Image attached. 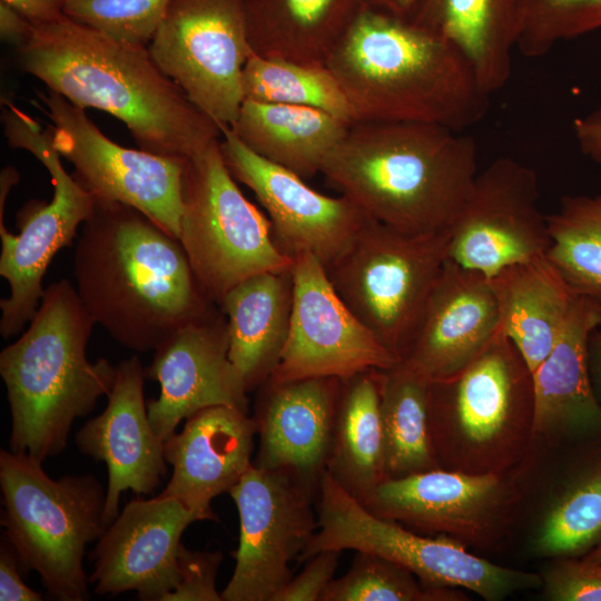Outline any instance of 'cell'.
Instances as JSON below:
<instances>
[{
    "instance_id": "cell-1",
    "label": "cell",
    "mask_w": 601,
    "mask_h": 601,
    "mask_svg": "<svg viewBox=\"0 0 601 601\" xmlns=\"http://www.w3.org/2000/svg\"><path fill=\"white\" fill-rule=\"evenodd\" d=\"M21 69L72 105L122 121L139 149L186 160L220 128L157 66L148 47L116 40L67 16L33 26Z\"/></svg>"
},
{
    "instance_id": "cell-2",
    "label": "cell",
    "mask_w": 601,
    "mask_h": 601,
    "mask_svg": "<svg viewBox=\"0 0 601 601\" xmlns=\"http://www.w3.org/2000/svg\"><path fill=\"white\" fill-rule=\"evenodd\" d=\"M78 296L93 322L121 346L155 351L216 305L179 242L139 210L96 203L73 255Z\"/></svg>"
},
{
    "instance_id": "cell-3",
    "label": "cell",
    "mask_w": 601,
    "mask_h": 601,
    "mask_svg": "<svg viewBox=\"0 0 601 601\" xmlns=\"http://www.w3.org/2000/svg\"><path fill=\"white\" fill-rule=\"evenodd\" d=\"M464 131L425 122L348 127L321 174L368 217L403 233L450 230L479 174Z\"/></svg>"
},
{
    "instance_id": "cell-4",
    "label": "cell",
    "mask_w": 601,
    "mask_h": 601,
    "mask_svg": "<svg viewBox=\"0 0 601 601\" xmlns=\"http://www.w3.org/2000/svg\"><path fill=\"white\" fill-rule=\"evenodd\" d=\"M357 121L425 122L464 131L490 95L450 42L404 19L362 8L326 61Z\"/></svg>"
},
{
    "instance_id": "cell-5",
    "label": "cell",
    "mask_w": 601,
    "mask_h": 601,
    "mask_svg": "<svg viewBox=\"0 0 601 601\" xmlns=\"http://www.w3.org/2000/svg\"><path fill=\"white\" fill-rule=\"evenodd\" d=\"M96 323L75 285L60 279L45 288L28 328L0 353V375L11 413L10 451L39 461L67 446L75 420L110 393L117 373L108 359L87 358Z\"/></svg>"
},
{
    "instance_id": "cell-6",
    "label": "cell",
    "mask_w": 601,
    "mask_h": 601,
    "mask_svg": "<svg viewBox=\"0 0 601 601\" xmlns=\"http://www.w3.org/2000/svg\"><path fill=\"white\" fill-rule=\"evenodd\" d=\"M0 486L2 534L14 548L22 572H37L55 600H88L86 548L106 530V492L96 476L53 480L35 456L2 449Z\"/></svg>"
},
{
    "instance_id": "cell-7",
    "label": "cell",
    "mask_w": 601,
    "mask_h": 601,
    "mask_svg": "<svg viewBox=\"0 0 601 601\" xmlns=\"http://www.w3.org/2000/svg\"><path fill=\"white\" fill-rule=\"evenodd\" d=\"M219 140L184 162L179 233L196 278L218 306L247 278L287 270L294 263L275 244L268 217L228 171Z\"/></svg>"
},
{
    "instance_id": "cell-8",
    "label": "cell",
    "mask_w": 601,
    "mask_h": 601,
    "mask_svg": "<svg viewBox=\"0 0 601 601\" xmlns=\"http://www.w3.org/2000/svg\"><path fill=\"white\" fill-rule=\"evenodd\" d=\"M316 513L317 531L299 561L324 550L371 552L408 570L425 587L463 588L487 601L542 584L541 577L479 558L451 536H425L373 514L326 472L317 494Z\"/></svg>"
},
{
    "instance_id": "cell-9",
    "label": "cell",
    "mask_w": 601,
    "mask_h": 601,
    "mask_svg": "<svg viewBox=\"0 0 601 601\" xmlns=\"http://www.w3.org/2000/svg\"><path fill=\"white\" fill-rule=\"evenodd\" d=\"M450 230L413 235L370 218L325 268L342 300L402 361L449 258Z\"/></svg>"
},
{
    "instance_id": "cell-10",
    "label": "cell",
    "mask_w": 601,
    "mask_h": 601,
    "mask_svg": "<svg viewBox=\"0 0 601 601\" xmlns=\"http://www.w3.org/2000/svg\"><path fill=\"white\" fill-rule=\"evenodd\" d=\"M430 431L436 460L474 462L481 473L532 426V374L502 328L461 372L430 383Z\"/></svg>"
},
{
    "instance_id": "cell-11",
    "label": "cell",
    "mask_w": 601,
    "mask_h": 601,
    "mask_svg": "<svg viewBox=\"0 0 601 601\" xmlns=\"http://www.w3.org/2000/svg\"><path fill=\"white\" fill-rule=\"evenodd\" d=\"M3 132L12 148L31 152L47 168L53 185L49 203L29 204L18 219L20 233L13 235L3 225L0 200V275L10 285V295L0 300V334H19L33 317L41 300L46 270L55 255L72 244L80 225L95 211L92 196L67 173L61 155L52 144L51 128L6 102Z\"/></svg>"
},
{
    "instance_id": "cell-12",
    "label": "cell",
    "mask_w": 601,
    "mask_h": 601,
    "mask_svg": "<svg viewBox=\"0 0 601 601\" xmlns=\"http://www.w3.org/2000/svg\"><path fill=\"white\" fill-rule=\"evenodd\" d=\"M148 49L221 132L233 126L244 101L243 70L253 53L244 0H173Z\"/></svg>"
},
{
    "instance_id": "cell-13",
    "label": "cell",
    "mask_w": 601,
    "mask_h": 601,
    "mask_svg": "<svg viewBox=\"0 0 601 601\" xmlns=\"http://www.w3.org/2000/svg\"><path fill=\"white\" fill-rule=\"evenodd\" d=\"M37 96L51 120L55 148L95 201L132 207L179 239L185 160L118 145L85 109L51 90Z\"/></svg>"
},
{
    "instance_id": "cell-14",
    "label": "cell",
    "mask_w": 601,
    "mask_h": 601,
    "mask_svg": "<svg viewBox=\"0 0 601 601\" xmlns=\"http://www.w3.org/2000/svg\"><path fill=\"white\" fill-rule=\"evenodd\" d=\"M228 493L239 515V542L221 599L272 601L293 578L289 563L317 530L314 495L288 476L254 464Z\"/></svg>"
},
{
    "instance_id": "cell-15",
    "label": "cell",
    "mask_w": 601,
    "mask_h": 601,
    "mask_svg": "<svg viewBox=\"0 0 601 601\" xmlns=\"http://www.w3.org/2000/svg\"><path fill=\"white\" fill-rule=\"evenodd\" d=\"M535 171L500 157L480 170L450 228L449 258L492 278L506 267L545 255L548 218Z\"/></svg>"
},
{
    "instance_id": "cell-16",
    "label": "cell",
    "mask_w": 601,
    "mask_h": 601,
    "mask_svg": "<svg viewBox=\"0 0 601 601\" xmlns=\"http://www.w3.org/2000/svg\"><path fill=\"white\" fill-rule=\"evenodd\" d=\"M292 273L288 337L269 381L345 380L368 370H387L400 362L342 300L314 255L295 256Z\"/></svg>"
},
{
    "instance_id": "cell-17",
    "label": "cell",
    "mask_w": 601,
    "mask_h": 601,
    "mask_svg": "<svg viewBox=\"0 0 601 601\" xmlns=\"http://www.w3.org/2000/svg\"><path fill=\"white\" fill-rule=\"evenodd\" d=\"M219 147L230 175L266 210L275 244L292 258L309 253L328 267L371 218L345 196L318 193L298 175L258 156L230 129L221 132Z\"/></svg>"
},
{
    "instance_id": "cell-18",
    "label": "cell",
    "mask_w": 601,
    "mask_h": 601,
    "mask_svg": "<svg viewBox=\"0 0 601 601\" xmlns=\"http://www.w3.org/2000/svg\"><path fill=\"white\" fill-rule=\"evenodd\" d=\"M154 352L145 375L159 382L160 394L147 411L161 441L205 407L227 405L248 413V391L229 359L228 323L220 307L179 327Z\"/></svg>"
},
{
    "instance_id": "cell-19",
    "label": "cell",
    "mask_w": 601,
    "mask_h": 601,
    "mask_svg": "<svg viewBox=\"0 0 601 601\" xmlns=\"http://www.w3.org/2000/svg\"><path fill=\"white\" fill-rule=\"evenodd\" d=\"M198 521L176 499H135L106 528L90 553L88 578L98 595L135 591L144 601H165L179 581L178 555L186 528Z\"/></svg>"
},
{
    "instance_id": "cell-20",
    "label": "cell",
    "mask_w": 601,
    "mask_h": 601,
    "mask_svg": "<svg viewBox=\"0 0 601 601\" xmlns=\"http://www.w3.org/2000/svg\"><path fill=\"white\" fill-rule=\"evenodd\" d=\"M254 418L259 447L253 464L288 476L314 496L326 472L341 380H267Z\"/></svg>"
},
{
    "instance_id": "cell-21",
    "label": "cell",
    "mask_w": 601,
    "mask_h": 601,
    "mask_svg": "<svg viewBox=\"0 0 601 601\" xmlns=\"http://www.w3.org/2000/svg\"><path fill=\"white\" fill-rule=\"evenodd\" d=\"M145 378L137 355L121 361L105 411L86 422L76 434L79 451L107 465L106 528L118 516L119 499L125 491L150 495L168 472L164 441L149 422Z\"/></svg>"
},
{
    "instance_id": "cell-22",
    "label": "cell",
    "mask_w": 601,
    "mask_h": 601,
    "mask_svg": "<svg viewBox=\"0 0 601 601\" xmlns=\"http://www.w3.org/2000/svg\"><path fill=\"white\" fill-rule=\"evenodd\" d=\"M501 328L490 278L446 259L401 362L430 382L467 366Z\"/></svg>"
},
{
    "instance_id": "cell-23",
    "label": "cell",
    "mask_w": 601,
    "mask_h": 601,
    "mask_svg": "<svg viewBox=\"0 0 601 601\" xmlns=\"http://www.w3.org/2000/svg\"><path fill=\"white\" fill-rule=\"evenodd\" d=\"M506 499L497 473L440 467L381 482L361 503L373 514L425 533L480 541Z\"/></svg>"
},
{
    "instance_id": "cell-24",
    "label": "cell",
    "mask_w": 601,
    "mask_h": 601,
    "mask_svg": "<svg viewBox=\"0 0 601 601\" xmlns=\"http://www.w3.org/2000/svg\"><path fill=\"white\" fill-rule=\"evenodd\" d=\"M257 423L247 412L227 405L201 408L183 430L164 441V457L173 466L158 494L178 500L198 521L218 518L211 501L228 493L253 465Z\"/></svg>"
},
{
    "instance_id": "cell-25",
    "label": "cell",
    "mask_w": 601,
    "mask_h": 601,
    "mask_svg": "<svg viewBox=\"0 0 601 601\" xmlns=\"http://www.w3.org/2000/svg\"><path fill=\"white\" fill-rule=\"evenodd\" d=\"M601 303L578 295L548 356L532 373V433H588L601 427V403L590 375L589 339Z\"/></svg>"
},
{
    "instance_id": "cell-26",
    "label": "cell",
    "mask_w": 601,
    "mask_h": 601,
    "mask_svg": "<svg viewBox=\"0 0 601 601\" xmlns=\"http://www.w3.org/2000/svg\"><path fill=\"white\" fill-rule=\"evenodd\" d=\"M410 20L454 46L490 96L508 83L521 0H422Z\"/></svg>"
},
{
    "instance_id": "cell-27",
    "label": "cell",
    "mask_w": 601,
    "mask_h": 601,
    "mask_svg": "<svg viewBox=\"0 0 601 601\" xmlns=\"http://www.w3.org/2000/svg\"><path fill=\"white\" fill-rule=\"evenodd\" d=\"M293 287L292 268L262 273L231 288L219 304L228 323V356L248 392L263 385L279 363L290 326Z\"/></svg>"
},
{
    "instance_id": "cell-28",
    "label": "cell",
    "mask_w": 601,
    "mask_h": 601,
    "mask_svg": "<svg viewBox=\"0 0 601 601\" xmlns=\"http://www.w3.org/2000/svg\"><path fill=\"white\" fill-rule=\"evenodd\" d=\"M490 282L501 328L532 374L553 347L579 294L545 255L506 267Z\"/></svg>"
},
{
    "instance_id": "cell-29",
    "label": "cell",
    "mask_w": 601,
    "mask_h": 601,
    "mask_svg": "<svg viewBox=\"0 0 601 601\" xmlns=\"http://www.w3.org/2000/svg\"><path fill=\"white\" fill-rule=\"evenodd\" d=\"M362 8L359 0H244L252 51L264 58L326 65Z\"/></svg>"
},
{
    "instance_id": "cell-30",
    "label": "cell",
    "mask_w": 601,
    "mask_h": 601,
    "mask_svg": "<svg viewBox=\"0 0 601 601\" xmlns=\"http://www.w3.org/2000/svg\"><path fill=\"white\" fill-rule=\"evenodd\" d=\"M349 126L319 109L244 99L229 129L258 156L308 179Z\"/></svg>"
},
{
    "instance_id": "cell-31",
    "label": "cell",
    "mask_w": 601,
    "mask_h": 601,
    "mask_svg": "<svg viewBox=\"0 0 601 601\" xmlns=\"http://www.w3.org/2000/svg\"><path fill=\"white\" fill-rule=\"evenodd\" d=\"M326 473L359 502L386 480L381 370L341 380Z\"/></svg>"
},
{
    "instance_id": "cell-32",
    "label": "cell",
    "mask_w": 601,
    "mask_h": 601,
    "mask_svg": "<svg viewBox=\"0 0 601 601\" xmlns=\"http://www.w3.org/2000/svg\"><path fill=\"white\" fill-rule=\"evenodd\" d=\"M430 383L401 361L381 370L386 479L439 467L430 431Z\"/></svg>"
},
{
    "instance_id": "cell-33",
    "label": "cell",
    "mask_w": 601,
    "mask_h": 601,
    "mask_svg": "<svg viewBox=\"0 0 601 601\" xmlns=\"http://www.w3.org/2000/svg\"><path fill=\"white\" fill-rule=\"evenodd\" d=\"M546 218V259L577 294L601 303V194L565 196Z\"/></svg>"
},
{
    "instance_id": "cell-34",
    "label": "cell",
    "mask_w": 601,
    "mask_h": 601,
    "mask_svg": "<svg viewBox=\"0 0 601 601\" xmlns=\"http://www.w3.org/2000/svg\"><path fill=\"white\" fill-rule=\"evenodd\" d=\"M244 99L311 107L356 122L353 108L326 65H306L252 53L243 70Z\"/></svg>"
},
{
    "instance_id": "cell-35",
    "label": "cell",
    "mask_w": 601,
    "mask_h": 601,
    "mask_svg": "<svg viewBox=\"0 0 601 601\" xmlns=\"http://www.w3.org/2000/svg\"><path fill=\"white\" fill-rule=\"evenodd\" d=\"M601 542V460L583 473L546 513L535 540L546 556H578Z\"/></svg>"
},
{
    "instance_id": "cell-36",
    "label": "cell",
    "mask_w": 601,
    "mask_h": 601,
    "mask_svg": "<svg viewBox=\"0 0 601 601\" xmlns=\"http://www.w3.org/2000/svg\"><path fill=\"white\" fill-rule=\"evenodd\" d=\"M463 597L453 588H428L408 570L381 555L355 551L348 571L333 579L321 601H446Z\"/></svg>"
},
{
    "instance_id": "cell-37",
    "label": "cell",
    "mask_w": 601,
    "mask_h": 601,
    "mask_svg": "<svg viewBox=\"0 0 601 601\" xmlns=\"http://www.w3.org/2000/svg\"><path fill=\"white\" fill-rule=\"evenodd\" d=\"M601 29V0H521L516 49L539 58L558 43Z\"/></svg>"
},
{
    "instance_id": "cell-38",
    "label": "cell",
    "mask_w": 601,
    "mask_h": 601,
    "mask_svg": "<svg viewBox=\"0 0 601 601\" xmlns=\"http://www.w3.org/2000/svg\"><path fill=\"white\" fill-rule=\"evenodd\" d=\"M173 0H67L65 16L116 40L150 43Z\"/></svg>"
},
{
    "instance_id": "cell-39",
    "label": "cell",
    "mask_w": 601,
    "mask_h": 601,
    "mask_svg": "<svg viewBox=\"0 0 601 601\" xmlns=\"http://www.w3.org/2000/svg\"><path fill=\"white\" fill-rule=\"evenodd\" d=\"M223 561L220 551H191L181 544L179 581L165 601H223L216 577Z\"/></svg>"
},
{
    "instance_id": "cell-40",
    "label": "cell",
    "mask_w": 601,
    "mask_h": 601,
    "mask_svg": "<svg viewBox=\"0 0 601 601\" xmlns=\"http://www.w3.org/2000/svg\"><path fill=\"white\" fill-rule=\"evenodd\" d=\"M541 579L549 600L601 601V565L584 559L558 562Z\"/></svg>"
},
{
    "instance_id": "cell-41",
    "label": "cell",
    "mask_w": 601,
    "mask_h": 601,
    "mask_svg": "<svg viewBox=\"0 0 601 601\" xmlns=\"http://www.w3.org/2000/svg\"><path fill=\"white\" fill-rule=\"evenodd\" d=\"M341 551L324 550L309 558L304 570L293 577L272 601H321L334 579Z\"/></svg>"
},
{
    "instance_id": "cell-42",
    "label": "cell",
    "mask_w": 601,
    "mask_h": 601,
    "mask_svg": "<svg viewBox=\"0 0 601 601\" xmlns=\"http://www.w3.org/2000/svg\"><path fill=\"white\" fill-rule=\"evenodd\" d=\"M22 571L19 556L2 535L0 544V600L1 601H40L42 595L29 588L20 574Z\"/></svg>"
},
{
    "instance_id": "cell-43",
    "label": "cell",
    "mask_w": 601,
    "mask_h": 601,
    "mask_svg": "<svg viewBox=\"0 0 601 601\" xmlns=\"http://www.w3.org/2000/svg\"><path fill=\"white\" fill-rule=\"evenodd\" d=\"M573 134L581 151L601 168V106L575 118Z\"/></svg>"
},
{
    "instance_id": "cell-44",
    "label": "cell",
    "mask_w": 601,
    "mask_h": 601,
    "mask_svg": "<svg viewBox=\"0 0 601 601\" xmlns=\"http://www.w3.org/2000/svg\"><path fill=\"white\" fill-rule=\"evenodd\" d=\"M33 26L23 14L0 0V36L3 41L20 48L32 35Z\"/></svg>"
},
{
    "instance_id": "cell-45",
    "label": "cell",
    "mask_w": 601,
    "mask_h": 601,
    "mask_svg": "<svg viewBox=\"0 0 601 601\" xmlns=\"http://www.w3.org/2000/svg\"><path fill=\"white\" fill-rule=\"evenodd\" d=\"M10 4L35 26L56 21L65 16L67 0H1Z\"/></svg>"
},
{
    "instance_id": "cell-46",
    "label": "cell",
    "mask_w": 601,
    "mask_h": 601,
    "mask_svg": "<svg viewBox=\"0 0 601 601\" xmlns=\"http://www.w3.org/2000/svg\"><path fill=\"white\" fill-rule=\"evenodd\" d=\"M422 0H359L363 8L410 19Z\"/></svg>"
},
{
    "instance_id": "cell-47",
    "label": "cell",
    "mask_w": 601,
    "mask_h": 601,
    "mask_svg": "<svg viewBox=\"0 0 601 601\" xmlns=\"http://www.w3.org/2000/svg\"><path fill=\"white\" fill-rule=\"evenodd\" d=\"M589 367L595 395L601 403V324L590 335Z\"/></svg>"
},
{
    "instance_id": "cell-48",
    "label": "cell",
    "mask_w": 601,
    "mask_h": 601,
    "mask_svg": "<svg viewBox=\"0 0 601 601\" xmlns=\"http://www.w3.org/2000/svg\"><path fill=\"white\" fill-rule=\"evenodd\" d=\"M588 562L601 565V542L582 558Z\"/></svg>"
}]
</instances>
